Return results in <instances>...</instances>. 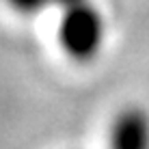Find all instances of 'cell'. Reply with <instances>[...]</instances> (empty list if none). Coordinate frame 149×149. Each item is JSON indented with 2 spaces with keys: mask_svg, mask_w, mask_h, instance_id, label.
<instances>
[{
  "mask_svg": "<svg viewBox=\"0 0 149 149\" xmlns=\"http://www.w3.org/2000/svg\"><path fill=\"white\" fill-rule=\"evenodd\" d=\"M58 41L76 61H89L102 50L106 39V19L93 2L61 11Z\"/></svg>",
  "mask_w": 149,
  "mask_h": 149,
  "instance_id": "obj_1",
  "label": "cell"
},
{
  "mask_svg": "<svg viewBox=\"0 0 149 149\" xmlns=\"http://www.w3.org/2000/svg\"><path fill=\"white\" fill-rule=\"evenodd\" d=\"M110 149H149V112L143 108H125L112 121Z\"/></svg>",
  "mask_w": 149,
  "mask_h": 149,
  "instance_id": "obj_2",
  "label": "cell"
},
{
  "mask_svg": "<svg viewBox=\"0 0 149 149\" xmlns=\"http://www.w3.org/2000/svg\"><path fill=\"white\" fill-rule=\"evenodd\" d=\"M13 7V11L22 13V15H39L45 9L54 7V0H7Z\"/></svg>",
  "mask_w": 149,
  "mask_h": 149,
  "instance_id": "obj_3",
  "label": "cell"
},
{
  "mask_svg": "<svg viewBox=\"0 0 149 149\" xmlns=\"http://www.w3.org/2000/svg\"><path fill=\"white\" fill-rule=\"evenodd\" d=\"M84 2H91V0H54V7L58 11H67V9H74V7H80Z\"/></svg>",
  "mask_w": 149,
  "mask_h": 149,
  "instance_id": "obj_4",
  "label": "cell"
}]
</instances>
